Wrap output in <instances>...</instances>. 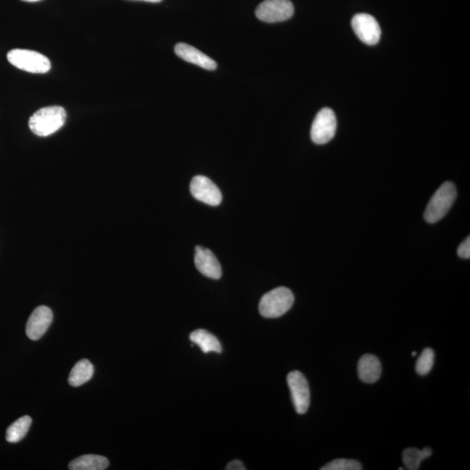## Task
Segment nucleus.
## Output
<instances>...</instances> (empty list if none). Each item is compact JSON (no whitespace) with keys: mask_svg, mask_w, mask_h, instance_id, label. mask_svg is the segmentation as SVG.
Instances as JSON below:
<instances>
[{"mask_svg":"<svg viewBox=\"0 0 470 470\" xmlns=\"http://www.w3.org/2000/svg\"><path fill=\"white\" fill-rule=\"evenodd\" d=\"M66 121V110L61 106H47L37 111L30 118L29 128L34 135L47 137L62 128Z\"/></svg>","mask_w":470,"mask_h":470,"instance_id":"obj_1","label":"nucleus"},{"mask_svg":"<svg viewBox=\"0 0 470 470\" xmlns=\"http://www.w3.org/2000/svg\"><path fill=\"white\" fill-rule=\"evenodd\" d=\"M294 296L285 286H280L262 296L259 304V313L265 318H278L292 308Z\"/></svg>","mask_w":470,"mask_h":470,"instance_id":"obj_2","label":"nucleus"},{"mask_svg":"<svg viewBox=\"0 0 470 470\" xmlns=\"http://www.w3.org/2000/svg\"><path fill=\"white\" fill-rule=\"evenodd\" d=\"M457 196L456 186L449 181L443 183L427 204L424 219L427 223H435L442 220L449 211Z\"/></svg>","mask_w":470,"mask_h":470,"instance_id":"obj_3","label":"nucleus"},{"mask_svg":"<svg viewBox=\"0 0 470 470\" xmlns=\"http://www.w3.org/2000/svg\"><path fill=\"white\" fill-rule=\"evenodd\" d=\"M7 60L15 67L32 74H45L51 69V62L47 57L30 50H11L7 53Z\"/></svg>","mask_w":470,"mask_h":470,"instance_id":"obj_4","label":"nucleus"},{"mask_svg":"<svg viewBox=\"0 0 470 470\" xmlns=\"http://www.w3.org/2000/svg\"><path fill=\"white\" fill-rule=\"evenodd\" d=\"M293 13V3L290 0H265L255 11L256 17L267 23L288 21Z\"/></svg>","mask_w":470,"mask_h":470,"instance_id":"obj_5","label":"nucleus"},{"mask_svg":"<svg viewBox=\"0 0 470 470\" xmlns=\"http://www.w3.org/2000/svg\"><path fill=\"white\" fill-rule=\"evenodd\" d=\"M337 128V121L333 110L323 108L313 122L311 139L317 145H323L333 139Z\"/></svg>","mask_w":470,"mask_h":470,"instance_id":"obj_6","label":"nucleus"},{"mask_svg":"<svg viewBox=\"0 0 470 470\" xmlns=\"http://www.w3.org/2000/svg\"><path fill=\"white\" fill-rule=\"evenodd\" d=\"M286 380L296 412L298 414H305L310 405V389L307 379L301 372L292 371L289 374Z\"/></svg>","mask_w":470,"mask_h":470,"instance_id":"obj_7","label":"nucleus"},{"mask_svg":"<svg viewBox=\"0 0 470 470\" xmlns=\"http://www.w3.org/2000/svg\"><path fill=\"white\" fill-rule=\"evenodd\" d=\"M190 192L196 200L209 206H219L223 201L219 187L208 177L197 175L190 183Z\"/></svg>","mask_w":470,"mask_h":470,"instance_id":"obj_8","label":"nucleus"},{"mask_svg":"<svg viewBox=\"0 0 470 470\" xmlns=\"http://www.w3.org/2000/svg\"><path fill=\"white\" fill-rule=\"evenodd\" d=\"M352 28L359 39L369 45H376L381 35L379 23L371 15L359 13L353 18Z\"/></svg>","mask_w":470,"mask_h":470,"instance_id":"obj_9","label":"nucleus"},{"mask_svg":"<svg viewBox=\"0 0 470 470\" xmlns=\"http://www.w3.org/2000/svg\"><path fill=\"white\" fill-rule=\"evenodd\" d=\"M53 315L51 309L45 306H40L34 309L26 323V335L32 341H38L48 330L52 323Z\"/></svg>","mask_w":470,"mask_h":470,"instance_id":"obj_10","label":"nucleus"},{"mask_svg":"<svg viewBox=\"0 0 470 470\" xmlns=\"http://www.w3.org/2000/svg\"><path fill=\"white\" fill-rule=\"evenodd\" d=\"M194 263H196L198 272H201L206 277L213 279V280H219L221 275H223L219 261H218L216 256L208 248H204L201 246L196 247Z\"/></svg>","mask_w":470,"mask_h":470,"instance_id":"obj_11","label":"nucleus"},{"mask_svg":"<svg viewBox=\"0 0 470 470\" xmlns=\"http://www.w3.org/2000/svg\"><path fill=\"white\" fill-rule=\"evenodd\" d=\"M174 52L177 55L186 62L196 65L206 70L213 71L217 68V63L200 50L185 43L175 45Z\"/></svg>","mask_w":470,"mask_h":470,"instance_id":"obj_12","label":"nucleus"},{"mask_svg":"<svg viewBox=\"0 0 470 470\" xmlns=\"http://www.w3.org/2000/svg\"><path fill=\"white\" fill-rule=\"evenodd\" d=\"M358 374L366 384H374L379 380L381 374L379 359L373 354L362 355L358 363Z\"/></svg>","mask_w":470,"mask_h":470,"instance_id":"obj_13","label":"nucleus"},{"mask_svg":"<svg viewBox=\"0 0 470 470\" xmlns=\"http://www.w3.org/2000/svg\"><path fill=\"white\" fill-rule=\"evenodd\" d=\"M108 458L98 454H85L72 460L69 464L71 470H104L108 468Z\"/></svg>","mask_w":470,"mask_h":470,"instance_id":"obj_14","label":"nucleus"},{"mask_svg":"<svg viewBox=\"0 0 470 470\" xmlns=\"http://www.w3.org/2000/svg\"><path fill=\"white\" fill-rule=\"evenodd\" d=\"M190 340L191 342L197 344L201 347L202 352L205 354L223 352V347H221L219 340L215 335L209 333L208 331L204 330L194 331L190 335Z\"/></svg>","mask_w":470,"mask_h":470,"instance_id":"obj_15","label":"nucleus"},{"mask_svg":"<svg viewBox=\"0 0 470 470\" xmlns=\"http://www.w3.org/2000/svg\"><path fill=\"white\" fill-rule=\"evenodd\" d=\"M94 368L91 362L83 359L76 363L68 378L69 384L72 387H79L86 384L94 376Z\"/></svg>","mask_w":470,"mask_h":470,"instance_id":"obj_16","label":"nucleus"},{"mask_svg":"<svg viewBox=\"0 0 470 470\" xmlns=\"http://www.w3.org/2000/svg\"><path fill=\"white\" fill-rule=\"evenodd\" d=\"M32 423V418L28 415H25L11 423L6 430V441L11 443L21 442L28 433Z\"/></svg>","mask_w":470,"mask_h":470,"instance_id":"obj_17","label":"nucleus"},{"mask_svg":"<svg viewBox=\"0 0 470 470\" xmlns=\"http://www.w3.org/2000/svg\"><path fill=\"white\" fill-rule=\"evenodd\" d=\"M432 450L426 447L422 450L415 448H408L403 451V464L408 469L416 470L420 468L422 461L431 457Z\"/></svg>","mask_w":470,"mask_h":470,"instance_id":"obj_18","label":"nucleus"},{"mask_svg":"<svg viewBox=\"0 0 470 470\" xmlns=\"http://www.w3.org/2000/svg\"><path fill=\"white\" fill-rule=\"evenodd\" d=\"M435 353L433 349H425L416 362L415 369L420 376H426L434 366Z\"/></svg>","mask_w":470,"mask_h":470,"instance_id":"obj_19","label":"nucleus"},{"mask_svg":"<svg viewBox=\"0 0 470 470\" xmlns=\"http://www.w3.org/2000/svg\"><path fill=\"white\" fill-rule=\"evenodd\" d=\"M362 466L357 460L335 459L325 465L322 470H361Z\"/></svg>","mask_w":470,"mask_h":470,"instance_id":"obj_20","label":"nucleus"},{"mask_svg":"<svg viewBox=\"0 0 470 470\" xmlns=\"http://www.w3.org/2000/svg\"><path fill=\"white\" fill-rule=\"evenodd\" d=\"M457 254L462 259L470 258V237L464 240L458 247Z\"/></svg>","mask_w":470,"mask_h":470,"instance_id":"obj_21","label":"nucleus"},{"mask_svg":"<svg viewBox=\"0 0 470 470\" xmlns=\"http://www.w3.org/2000/svg\"><path fill=\"white\" fill-rule=\"evenodd\" d=\"M225 469L227 470H245L246 468L244 467V464H242V461L239 460H234L232 461L231 462H229V464L227 465V467H225Z\"/></svg>","mask_w":470,"mask_h":470,"instance_id":"obj_22","label":"nucleus"},{"mask_svg":"<svg viewBox=\"0 0 470 470\" xmlns=\"http://www.w3.org/2000/svg\"><path fill=\"white\" fill-rule=\"evenodd\" d=\"M141 1H147V2H151V3H159L160 1H162V0H141Z\"/></svg>","mask_w":470,"mask_h":470,"instance_id":"obj_23","label":"nucleus"},{"mask_svg":"<svg viewBox=\"0 0 470 470\" xmlns=\"http://www.w3.org/2000/svg\"><path fill=\"white\" fill-rule=\"evenodd\" d=\"M23 1H26V2H37V1H40V0H23Z\"/></svg>","mask_w":470,"mask_h":470,"instance_id":"obj_24","label":"nucleus"},{"mask_svg":"<svg viewBox=\"0 0 470 470\" xmlns=\"http://www.w3.org/2000/svg\"><path fill=\"white\" fill-rule=\"evenodd\" d=\"M412 355H413V357H415L416 352H413Z\"/></svg>","mask_w":470,"mask_h":470,"instance_id":"obj_25","label":"nucleus"}]
</instances>
